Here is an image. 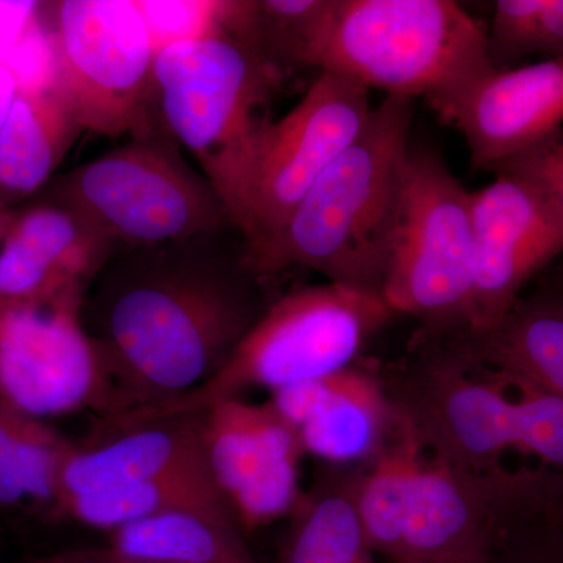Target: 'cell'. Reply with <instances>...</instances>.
I'll use <instances>...</instances> for the list:
<instances>
[{
    "instance_id": "6da1fadb",
    "label": "cell",
    "mask_w": 563,
    "mask_h": 563,
    "mask_svg": "<svg viewBox=\"0 0 563 563\" xmlns=\"http://www.w3.org/2000/svg\"><path fill=\"white\" fill-rule=\"evenodd\" d=\"M231 228L117 247L91 282L81 318L109 373L110 418L203 387L261 318L266 307L257 309L252 287L262 282L243 265V250L231 257L222 247Z\"/></svg>"
},
{
    "instance_id": "7a4b0ae2",
    "label": "cell",
    "mask_w": 563,
    "mask_h": 563,
    "mask_svg": "<svg viewBox=\"0 0 563 563\" xmlns=\"http://www.w3.org/2000/svg\"><path fill=\"white\" fill-rule=\"evenodd\" d=\"M413 101L385 96L325 168L284 228L243 265L262 282L292 268L380 292L385 251L412 131Z\"/></svg>"
},
{
    "instance_id": "3957f363",
    "label": "cell",
    "mask_w": 563,
    "mask_h": 563,
    "mask_svg": "<svg viewBox=\"0 0 563 563\" xmlns=\"http://www.w3.org/2000/svg\"><path fill=\"white\" fill-rule=\"evenodd\" d=\"M384 374L393 406L426 453L476 476H504L509 453L532 455L563 477V398L463 362L432 340Z\"/></svg>"
},
{
    "instance_id": "277c9868",
    "label": "cell",
    "mask_w": 563,
    "mask_h": 563,
    "mask_svg": "<svg viewBox=\"0 0 563 563\" xmlns=\"http://www.w3.org/2000/svg\"><path fill=\"white\" fill-rule=\"evenodd\" d=\"M312 68L435 113L495 70L487 27L454 0H332Z\"/></svg>"
},
{
    "instance_id": "5b68a950",
    "label": "cell",
    "mask_w": 563,
    "mask_h": 563,
    "mask_svg": "<svg viewBox=\"0 0 563 563\" xmlns=\"http://www.w3.org/2000/svg\"><path fill=\"white\" fill-rule=\"evenodd\" d=\"M282 73L250 41L224 33L174 44L155 58L163 128L201 166L233 225L258 136Z\"/></svg>"
},
{
    "instance_id": "8992f818",
    "label": "cell",
    "mask_w": 563,
    "mask_h": 563,
    "mask_svg": "<svg viewBox=\"0 0 563 563\" xmlns=\"http://www.w3.org/2000/svg\"><path fill=\"white\" fill-rule=\"evenodd\" d=\"M395 317L377 291L325 282L269 303L217 376L176 401L132 410L158 418L203 412L250 390L269 393L320 379L357 363L376 333Z\"/></svg>"
},
{
    "instance_id": "52a82bcc",
    "label": "cell",
    "mask_w": 563,
    "mask_h": 563,
    "mask_svg": "<svg viewBox=\"0 0 563 563\" xmlns=\"http://www.w3.org/2000/svg\"><path fill=\"white\" fill-rule=\"evenodd\" d=\"M474 280L472 191L437 152L410 144L393 210L383 280L395 314L422 339L465 331Z\"/></svg>"
},
{
    "instance_id": "ba28073f",
    "label": "cell",
    "mask_w": 563,
    "mask_h": 563,
    "mask_svg": "<svg viewBox=\"0 0 563 563\" xmlns=\"http://www.w3.org/2000/svg\"><path fill=\"white\" fill-rule=\"evenodd\" d=\"M38 198L76 211L117 247L181 242L233 225L213 185L163 125L55 177Z\"/></svg>"
},
{
    "instance_id": "9c48e42d",
    "label": "cell",
    "mask_w": 563,
    "mask_h": 563,
    "mask_svg": "<svg viewBox=\"0 0 563 563\" xmlns=\"http://www.w3.org/2000/svg\"><path fill=\"white\" fill-rule=\"evenodd\" d=\"M47 9L58 84L84 131L135 136L163 125L157 52L135 0H62Z\"/></svg>"
},
{
    "instance_id": "30bf717a",
    "label": "cell",
    "mask_w": 563,
    "mask_h": 563,
    "mask_svg": "<svg viewBox=\"0 0 563 563\" xmlns=\"http://www.w3.org/2000/svg\"><path fill=\"white\" fill-rule=\"evenodd\" d=\"M373 107L366 88L322 70L290 113L266 125L252 152L235 221L244 252L258 250L284 228L314 181L365 128Z\"/></svg>"
},
{
    "instance_id": "8fae6325",
    "label": "cell",
    "mask_w": 563,
    "mask_h": 563,
    "mask_svg": "<svg viewBox=\"0 0 563 563\" xmlns=\"http://www.w3.org/2000/svg\"><path fill=\"white\" fill-rule=\"evenodd\" d=\"M87 291L0 298V399L32 417L117 413L101 354L81 318Z\"/></svg>"
},
{
    "instance_id": "7c38bea8",
    "label": "cell",
    "mask_w": 563,
    "mask_h": 563,
    "mask_svg": "<svg viewBox=\"0 0 563 563\" xmlns=\"http://www.w3.org/2000/svg\"><path fill=\"white\" fill-rule=\"evenodd\" d=\"M202 443L211 483L240 531L290 517L303 492L306 454L272 404L244 398L211 404L203 415Z\"/></svg>"
},
{
    "instance_id": "4fadbf2b",
    "label": "cell",
    "mask_w": 563,
    "mask_h": 563,
    "mask_svg": "<svg viewBox=\"0 0 563 563\" xmlns=\"http://www.w3.org/2000/svg\"><path fill=\"white\" fill-rule=\"evenodd\" d=\"M474 280L463 332L493 328L537 273L563 254V218L528 181L506 173L472 191ZM461 332V333H463Z\"/></svg>"
},
{
    "instance_id": "5bb4252c",
    "label": "cell",
    "mask_w": 563,
    "mask_h": 563,
    "mask_svg": "<svg viewBox=\"0 0 563 563\" xmlns=\"http://www.w3.org/2000/svg\"><path fill=\"white\" fill-rule=\"evenodd\" d=\"M490 172L563 128V58L492 70L437 113Z\"/></svg>"
},
{
    "instance_id": "9a60e30c",
    "label": "cell",
    "mask_w": 563,
    "mask_h": 563,
    "mask_svg": "<svg viewBox=\"0 0 563 563\" xmlns=\"http://www.w3.org/2000/svg\"><path fill=\"white\" fill-rule=\"evenodd\" d=\"M303 454L331 466H363L390 435L396 410L384 374L355 365L269 393Z\"/></svg>"
},
{
    "instance_id": "2e32d148",
    "label": "cell",
    "mask_w": 563,
    "mask_h": 563,
    "mask_svg": "<svg viewBox=\"0 0 563 563\" xmlns=\"http://www.w3.org/2000/svg\"><path fill=\"white\" fill-rule=\"evenodd\" d=\"M114 251L117 244L79 213L38 198L14 209L0 244V298L46 299L88 291Z\"/></svg>"
},
{
    "instance_id": "e0dca14e",
    "label": "cell",
    "mask_w": 563,
    "mask_h": 563,
    "mask_svg": "<svg viewBox=\"0 0 563 563\" xmlns=\"http://www.w3.org/2000/svg\"><path fill=\"white\" fill-rule=\"evenodd\" d=\"M203 415L206 410L103 420L111 435L85 446L76 443L63 466L54 507L68 496L102 488L179 474L209 476L202 443Z\"/></svg>"
},
{
    "instance_id": "ac0fdd59",
    "label": "cell",
    "mask_w": 563,
    "mask_h": 563,
    "mask_svg": "<svg viewBox=\"0 0 563 563\" xmlns=\"http://www.w3.org/2000/svg\"><path fill=\"white\" fill-rule=\"evenodd\" d=\"M442 344L463 362L506 374L563 398V302L520 299L483 332H463Z\"/></svg>"
},
{
    "instance_id": "d6986e66",
    "label": "cell",
    "mask_w": 563,
    "mask_h": 563,
    "mask_svg": "<svg viewBox=\"0 0 563 563\" xmlns=\"http://www.w3.org/2000/svg\"><path fill=\"white\" fill-rule=\"evenodd\" d=\"M81 132L60 84L18 90L0 133V201L18 209L40 195Z\"/></svg>"
},
{
    "instance_id": "ffe728a7",
    "label": "cell",
    "mask_w": 563,
    "mask_h": 563,
    "mask_svg": "<svg viewBox=\"0 0 563 563\" xmlns=\"http://www.w3.org/2000/svg\"><path fill=\"white\" fill-rule=\"evenodd\" d=\"M362 466L325 465L290 515L279 563H374L355 506Z\"/></svg>"
},
{
    "instance_id": "44dd1931",
    "label": "cell",
    "mask_w": 563,
    "mask_h": 563,
    "mask_svg": "<svg viewBox=\"0 0 563 563\" xmlns=\"http://www.w3.org/2000/svg\"><path fill=\"white\" fill-rule=\"evenodd\" d=\"M424 454L412 422L396 410L390 435L379 453L361 468L355 506L363 532L373 553L391 563L401 548L404 526Z\"/></svg>"
},
{
    "instance_id": "7402d4cb",
    "label": "cell",
    "mask_w": 563,
    "mask_h": 563,
    "mask_svg": "<svg viewBox=\"0 0 563 563\" xmlns=\"http://www.w3.org/2000/svg\"><path fill=\"white\" fill-rule=\"evenodd\" d=\"M184 510L218 515L235 521L228 504L206 474H179L80 493L62 499L52 514L111 532L155 515Z\"/></svg>"
},
{
    "instance_id": "603a6c76",
    "label": "cell",
    "mask_w": 563,
    "mask_h": 563,
    "mask_svg": "<svg viewBox=\"0 0 563 563\" xmlns=\"http://www.w3.org/2000/svg\"><path fill=\"white\" fill-rule=\"evenodd\" d=\"M110 550L163 563H257L239 525L218 515L168 512L109 532Z\"/></svg>"
},
{
    "instance_id": "cb8c5ba5",
    "label": "cell",
    "mask_w": 563,
    "mask_h": 563,
    "mask_svg": "<svg viewBox=\"0 0 563 563\" xmlns=\"http://www.w3.org/2000/svg\"><path fill=\"white\" fill-rule=\"evenodd\" d=\"M487 52L496 70L517 68L532 55L563 58V0H496Z\"/></svg>"
},
{
    "instance_id": "d4e9b609",
    "label": "cell",
    "mask_w": 563,
    "mask_h": 563,
    "mask_svg": "<svg viewBox=\"0 0 563 563\" xmlns=\"http://www.w3.org/2000/svg\"><path fill=\"white\" fill-rule=\"evenodd\" d=\"M332 0H254L252 43L274 68L310 66Z\"/></svg>"
},
{
    "instance_id": "484cf974",
    "label": "cell",
    "mask_w": 563,
    "mask_h": 563,
    "mask_svg": "<svg viewBox=\"0 0 563 563\" xmlns=\"http://www.w3.org/2000/svg\"><path fill=\"white\" fill-rule=\"evenodd\" d=\"M155 52L174 44L243 36L250 29L254 0H135Z\"/></svg>"
},
{
    "instance_id": "4316f807",
    "label": "cell",
    "mask_w": 563,
    "mask_h": 563,
    "mask_svg": "<svg viewBox=\"0 0 563 563\" xmlns=\"http://www.w3.org/2000/svg\"><path fill=\"white\" fill-rule=\"evenodd\" d=\"M490 172L528 181L563 218V128Z\"/></svg>"
},
{
    "instance_id": "83f0119b",
    "label": "cell",
    "mask_w": 563,
    "mask_h": 563,
    "mask_svg": "<svg viewBox=\"0 0 563 563\" xmlns=\"http://www.w3.org/2000/svg\"><path fill=\"white\" fill-rule=\"evenodd\" d=\"M495 563H563V533L543 514L515 521L499 539Z\"/></svg>"
},
{
    "instance_id": "f1b7e54d",
    "label": "cell",
    "mask_w": 563,
    "mask_h": 563,
    "mask_svg": "<svg viewBox=\"0 0 563 563\" xmlns=\"http://www.w3.org/2000/svg\"><path fill=\"white\" fill-rule=\"evenodd\" d=\"M14 407L0 399V506L13 507L29 501L20 446L13 426Z\"/></svg>"
},
{
    "instance_id": "f546056e",
    "label": "cell",
    "mask_w": 563,
    "mask_h": 563,
    "mask_svg": "<svg viewBox=\"0 0 563 563\" xmlns=\"http://www.w3.org/2000/svg\"><path fill=\"white\" fill-rule=\"evenodd\" d=\"M41 3L33 0H0V63L7 60L18 41L36 20Z\"/></svg>"
},
{
    "instance_id": "4dcf8cb0",
    "label": "cell",
    "mask_w": 563,
    "mask_h": 563,
    "mask_svg": "<svg viewBox=\"0 0 563 563\" xmlns=\"http://www.w3.org/2000/svg\"><path fill=\"white\" fill-rule=\"evenodd\" d=\"M32 563H163L152 561H141V559L128 558L110 550V548H102V550H76L68 551V553H60L51 555V558L40 559Z\"/></svg>"
},
{
    "instance_id": "1f68e13d",
    "label": "cell",
    "mask_w": 563,
    "mask_h": 563,
    "mask_svg": "<svg viewBox=\"0 0 563 563\" xmlns=\"http://www.w3.org/2000/svg\"><path fill=\"white\" fill-rule=\"evenodd\" d=\"M16 77L5 63H0V133L9 117L11 103L16 98Z\"/></svg>"
},
{
    "instance_id": "d6a6232c",
    "label": "cell",
    "mask_w": 563,
    "mask_h": 563,
    "mask_svg": "<svg viewBox=\"0 0 563 563\" xmlns=\"http://www.w3.org/2000/svg\"><path fill=\"white\" fill-rule=\"evenodd\" d=\"M543 517L563 533V493L543 510Z\"/></svg>"
},
{
    "instance_id": "836d02e7",
    "label": "cell",
    "mask_w": 563,
    "mask_h": 563,
    "mask_svg": "<svg viewBox=\"0 0 563 563\" xmlns=\"http://www.w3.org/2000/svg\"><path fill=\"white\" fill-rule=\"evenodd\" d=\"M14 209L7 206L0 201V244H2L3 239H5L7 232H9V228L11 221H13Z\"/></svg>"
}]
</instances>
